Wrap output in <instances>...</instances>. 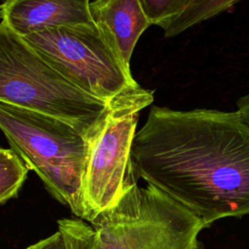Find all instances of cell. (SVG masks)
Instances as JSON below:
<instances>
[{
  "label": "cell",
  "instance_id": "6da1fadb",
  "mask_svg": "<svg viewBox=\"0 0 249 249\" xmlns=\"http://www.w3.org/2000/svg\"><path fill=\"white\" fill-rule=\"evenodd\" d=\"M130 170L210 225L249 214V124L235 112L152 106Z\"/></svg>",
  "mask_w": 249,
  "mask_h": 249
},
{
  "label": "cell",
  "instance_id": "7a4b0ae2",
  "mask_svg": "<svg viewBox=\"0 0 249 249\" xmlns=\"http://www.w3.org/2000/svg\"><path fill=\"white\" fill-rule=\"evenodd\" d=\"M0 129L47 190L86 221L83 185L90 138L62 119L1 101Z\"/></svg>",
  "mask_w": 249,
  "mask_h": 249
},
{
  "label": "cell",
  "instance_id": "3957f363",
  "mask_svg": "<svg viewBox=\"0 0 249 249\" xmlns=\"http://www.w3.org/2000/svg\"><path fill=\"white\" fill-rule=\"evenodd\" d=\"M0 101L69 122L90 140L115 105L76 87L2 21Z\"/></svg>",
  "mask_w": 249,
  "mask_h": 249
},
{
  "label": "cell",
  "instance_id": "277c9868",
  "mask_svg": "<svg viewBox=\"0 0 249 249\" xmlns=\"http://www.w3.org/2000/svg\"><path fill=\"white\" fill-rule=\"evenodd\" d=\"M94 249H199L208 226L157 188L140 187L130 166L117 202L89 223Z\"/></svg>",
  "mask_w": 249,
  "mask_h": 249
},
{
  "label": "cell",
  "instance_id": "5b68a950",
  "mask_svg": "<svg viewBox=\"0 0 249 249\" xmlns=\"http://www.w3.org/2000/svg\"><path fill=\"white\" fill-rule=\"evenodd\" d=\"M62 76L109 104L144 93L95 26H62L22 37Z\"/></svg>",
  "mask_w": 249,
  "mask_h": 249
},
{
  "label": "cell",
  "instance_id": "8992f818",
  "mask_svg": "<svg viewBox=\"0 0 249 249\" xmlns=\"http://www.w3.org/2000/svg\"><path fill=\"white\" fill-rule=\"evenodd\" d=\"M153 101L154 91L146 90L115 104L91 138L83 185L88 223L121 196L129 171L139 113Z\"/></svg>",
  "mask_w": 249,
  "mask_h": 249
},
{
  "label": "cell",
  "instance_id": "52a82bcc",
  "mask_svg": "<svg viewBox=\"0 0 249 249\" xmlns=\"http://www.w3.org/2000/svg\"><path fill=\"white\" fill-rule=\"evenodd\" d=\"M89 3V0H5L0 5V18L20 37L54 27L95 26Z\"/></svg>",
  "mask_w": 249,
  "mask_h": 249
},
{
  "label": "cell",
  "instance_id": "ba28073f",
  "mask_svg": "<svg viewBox=\"0 0 249 249\" xmlns=\"http://www.w3.org/2000/svg\"><path fill=\"white\" fill-rule=\"evenodd\" d=\"M89 13L97 30L123 66L130 71V58L142 33L152 25L140 0H94Z\"/></svg>",
  "mask_w": 249,
  "mask_h": 249
},
{
  "label": "cell",
  "instance_id": "9c48e42d",
  "mask_svg": "<svg viewBox=\"0 0 249 249\" xmlns=\"http://www.w3.org/2000/svg\"><path fill=\"white\" fill-rule=\"evenodd\" d=\"M241 0H192L188 8L163 29L165 37H174L190 27L232 8Z\"/></svg>",
  "mask_w": 249,
  "mask_h": 249
},
{
  "label": "cell",
  "instance_id": "30bf717a",
  "mask_svg": "<svg viewBox=\"0 0 249 249\" xmlns=\"http://www.w3.org/2000/svg\"><path fill=\"white\" fill-rule=\"evenodd\" d=\"M29 168L12 150L0 148V203L17 196Z\"/></svg>",
  "mask_w": 249,
  "mask_h": 249
},
{
  "label": "cell",
  "instance_id": "8fae6325",
  "mask_svg": "<svg viewBox=\"0 0 249 249\" xmlns=\"http://www.w3.org/2000/svg\"><path fill=\"white\" fill-rule=\"evenodd\" d=\"M151 24L164 29L191 4L192 0H140Z\"/></svg>",
  "mask_w": 249,
  "mask_h": 249
},
{
  "label": "cell",
  "instance_id": "7c38bea8",
  "mask_svg": "<svg viewBox=\"0 0 249 249\" xmlns=\"http://www.w3.org/2000/svg\"><path fill=\"white\" fill-rule=\"evenodd\" d=\"M80 219H62L58 221V230L63 233L67 249H81Z\"/></svg>",
  "mask_w": 249,
  "mask_h": 249
},
{
  "label": "cell",
  "instance_id": "4fadbf2b",
  "mask_svg": "<svg viewBox=\"0 0 249 249\" xmlns=\"http://www.w3.org/2000/svg\"><path fill=\"white\" fill-rule=\"evenodd\" d=\"M26 249H67L63 233L58 230L53 235L40 240Z\"/></svg>",
  "mask_w": 249,
  "mask_h": 249
},
{
  "label": "cell",
  "instance_id": "5bb4252c",
  "mask_svg": "<svg viewBox=\"0 0 249 249\" xmlns=\"http://www.w3.org/2000/svg\"><path fill=\"white\" fill-rule=\"evenodd\" d=\"M94 231L89 223L81 224V249H94Z\"/></svg>",
  "mask_w": 249,
  "mask_h": 249
},
{
  "label": "cell",
  "instance_id": "9a60e30c",
  "mask_svg": "<svg viewBox=\"0 0 249 249\" xmlns=\"http://www.w3.org/2000/svg\"><path fill=\"white\" fill-rule=\"evenodd\" d=\"M237 113L241 119L249 124V93L240 97L237 101Z\"/></svg>",
  "mask_w": 249,
  "mask_h": 249
}]
</instances>
